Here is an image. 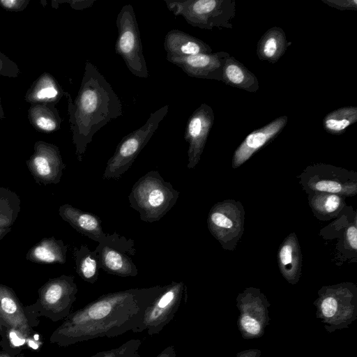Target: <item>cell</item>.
<instances>
[{
    "label": "cell",
    "instance_id": "32",
    "mask_svg": "<svg viewBox=\"0 0 357 357\" xmlns=\"http://www.w3.org/2000/svg\"><path fill=\"white\" fill-rule=\"evenodd\" d=\"M141 345V340L131 339L116 348L99 351L89 357H141L139 354Z\"/></svg>",
    "mask_w": 357,
    "mask_h": 357
},
{
    "label": "cell",
    "instance_id": "41",
    "mask_svg": "<svg viewBox=\"0 0 357 357\" xmlns=\"http://www.w3.org/2000/svg\"><path fill=\"white\" fill-rule=\"evenodd\" d=\"M6 118L5 113L3 109L2 103H1V97L0 94V121Z\"/></svg>",
    "mask_w": 357,
    "mask_h": 357
},
{
    "label": "cell",
    "instance_id": "19",
    "mask_svg": "<svg viewBox=\"0 0 357 357\" xmlns=\"http://www.w3.org/2000/svg\"><path fill=\"white\" fill-rule=\"evenodd\" d=\"M0 316L6 328L14 329L26 337L33 333V323L13 289L0 283Z\"/></svg>",
    "mask_w": 357,
    "mask_h": 357
},
{
    "label": "cell",
    "instance_id": "36",
    "mask_svg": "<svg viewBox=\"0 0 357 357\" xmlns=\"http://www.w3.org/2000/svg\"><path fill=\"white\" fill-rule=\"evenodd\" d=\"M57 3H66L74 10H82L92 6L95 0H70V1H56Z\"/></svg>",
    "mask_w": 357,
    "mask_h": 357
},
{
    "label": "cell",
    "instance_id": "18",
    "mask_svg": "<svg viewBox=\"0 0 357 357\" xmlns=\"http://www.w3.org/2000/svg\"><path fill=\"white\" fill-rule=\"evenodd\" d=\"M287 121V116H281L250 132L234 151L232 167L235 169L243 165L254 153L275 139L284 128Z\"/></svg>",
    "mask_w": 357,
    "mask_h": 357
},
{
    "label": "cell",
    "instance_id": "29",
    "mask_svg": "<svg viewBox=\"0 0 357 357\" xmlns=\"http://www.w3.org/2000/svg\"><path fill=\"white\" fill-rule=\"evenodd\" d=\"M73 257L78 275L86 282L96 283L100 268V259L96 250H91L86 245L75 247Z\"/></svg>",
    "mask_w": 357,
    "mask_h": 357
},
{
    "label": "cell",
    "instance_id": "11",
    "mask_svg": "<svg viewBox=\"0 0 357 357\" xmlns=\"http://www.w3.org/2000/svg\"><path fill=\"white\" fill-rule=\"evenodd\" d=\"M270 303L259 289L249 287L238 294L236 307L239 311L237 326L245 340L259 338L269 323Z\"/></svg>",
    "mask_w": 357,
    "mask_h": 357
},
{
    "label": "cell",
    "instance_id": "17",
    "mask_svg": "<svg viewBox=\"0 0 357 357\" xmlns=\"http://www.w3.org/2000/svg\"><path fill=\"white\" fill-rule=\"evenodd\" d=\"M230 55L223 51L184 57H166L190 77L222 81L226 59Z\"/></svg>",
    "mask_w": 357,
    "mask_h": 357
},
{
    "label": "cell",
    "instance_id": "23",
    "mask_svg": "<svg viewBox=\"0 0 357 357\" xmlns=\"http://www.w3.org/2000/svg\"><path fill=\"white\" fill-rule=\"evenodd\" d=\"M56 79L50 73L43 72L35 79L24 95V100L30 105L51 103L56 105L66 96Z\"/></svg>",
    "mask_w": 357,
    "mask_h": 357
},
{
    "label": "cell",
    "instance_id": "8",
    "mask_svg": "<svg viewBox=\"0 0 357 357\" xmlns=\"http://www.w3.org/2000/svg\"><path fill=\"white\" fill-rule=\"evenodd\" d=\"M118 36L115 52L122 57L130 72L139 78L149 77L143 53L136 15L131 4L124 5L116 17Z\"/></svg>",
    "mask_w": 357,
    "mask_h": 357
},
{
    "label": "cell",
    "instance_id": "38",
    "mask_svg": "<svg viewBox=\"0 0 357 357\" xmlns=\"http://www.w3.org/2000/svg\"><path fill=\"white\" fill-rule=\"evenodd\" d=\"M155 357H177L175 348L172 345L167 346Z\"/></svg>",
    "mask_w": 357,
    "mask_h": 357
},
{
    "label": "cell",
    "instance_id": "40",
    "mask_svg": "<svg viewBox=\"0 0 357 357\" xmlns=\"http://www.w3.org/2000/svg\"><path fill=\"white\" fill-rule=\"evenodd\" d=\"M11 231V227L0 228V241Z\"/></svg>",
    "mask_w": 357,
    "mask_h": 357
},
{
    "label": "cell",
    "instance_id": "16",
    "mask_svg": "<svg viewBox=\"0 0 357 357\" xmlns=\"http://www.w3.org/2000/svg\"><path fill=\"white\" fill-rule=\"evenodd\" d=\"M214 119L213 109L202 103L188 120L184 139L188 144L187 167L189 169L195 168L201 159Z\"/></svg>",
    "mask_w": 357,
    "mask_h": 357
},
{
    "label": "cell",
    "instance_id": "9",
    "mask_svg": "<svg viewBox=\"0 0 357 357\" xmlns=\"http://www.w3.org/2000/svg\"><path fill=\"white\" fill-rule=\"evenodd\" d=\"M299 178L306 193L328 192L343 197L354 196L357 193V174L331 165L308 166Z\"/></svg>",
    "mask_w": 357,
    "mask_h": 357
},
{
    "label": "cell",
    "instance_id": "15",
    "mask_svg": "<svg viewBox=\"0 0 357 357\" xmlns=\"http://www.w3.org/2000/svg\"><path fill=\"white\" fill-rule=\"evenodd\" d=\"M26 164L36 183L43 185L59 183L66 167L59 147L42 140L35 142Z\"/></svg>",
    "mask_w": 357,
    "mask_h": 357
},
{
    "label": "cell",
    "instance_id": "35",
    "mask_svg": "<svg viewBox=\"0 0 357 357\" xmlns=\"http://www.w3.org/2000/svg\"><path fill=\"white\" fill-rule=\"evenodd\" d=\"M29 3V0H0V6L2 8L13 12L23 11Z\"/></svg>",
    "mask_w": 357,
    "mask_h": 357
},
{
    "label": "cell",
    "instance_id": "33",
    "mask_svg": "<svg viewBox=\"0 0 357 357\" xmlns=\"http://www.w3.org/2000/svg\"><path fill=\"white\" fill-rule=\"evenodd\" d=\"M20 74L17 64L0 51V76L17 78Z\"/></svg>",
    "mask_w": 357,
    "mask_h": 357
},
{
    "label": "cell",
    "instance_id": "1",
    "mask_svg": "<svg viewBox=\"0 0 357 357\" xmlns=\"http://www.w3.org/2000/svg\"><path fill=\"white\" fill-rule=\"evenodd\" d=\"M165 286L133 288L103 294L71 312L50 342L66 347L98 337H114L135 330L146 308Z\"/></svg>",
    "mask_w": 357,
    "mask_h": 357
},
{
    "label": "cell",
    "instance_id": "25",
    "mask_svg": "<svg viewBox=\"0 0 357 357\" xmlns=\"http://www.w3.org/2000/svg\"><path fill=\"white\" fill-rule=\"evenodd\" d=\"M290 44L280 27H271L262 35L257 44V56L261 61L275 63L283 56Z\"/></svg>",
    "mask_w": 357,
    "mask_h": 357
},
{
    "label": "cell",
    "instance_id": "42",
    "mask_svg": "<svg viewBox=\"0 0 357 357\" xmlns=\"http://www.w3.org/2000/svg\"><path fill=\"white\" fill-rule=\"evenodd\" d=\"M3 327H6L5 323L3 322V319H1L0 316V331H1Z\"/></svg>",
    "mask_w": 357,
    "mask_h": 357
},
{
    "label": "cell",
    "instance_id": "3",
    "mask_svg": "<svg viewBox=\"0 0 357 357\" xmlns=\"http://www.w3.org/2000/svg\"><path fill=\"white\" fill-rule=\"evenodd\" d=\"M179 192L163 179L157 170L140 177L128 195L130 206L146 222L159 221L176 204Z\"/></svg>",
    "mask_w": 357,
    "mask_h": 357
},
{
    "label": "cell",
    "instance_id": "28",
    "mask_svg": "<svg viewBox=\"0 0 357 357\" xmlns=\"http://www.w3.org/2000/svg\"><path fill=\"white\" fill-rule=\"evenodd\" d=\"M309 205L314 215L320 220L336 218L346 206L343 197L328 192L307 193Z\"/></svg>",
    "mask_w": 357,
    "mask_h": 357
},
{
    "label": "cell",
    "instance_id": "2",
    "mask_svg": "<svg viewBox=\"0 0 357 357\" xmlns=\"http://www.w3.org/2000/svg\"><path fill=\"white\" fill-rule=\"evenodd\" d=\"M65 96L75 155L82 162L93 135L112 120L122 116V105L110 84L89 60L76 98L73 100L68 92Z\"/></svg>",
    "mask_w": 357,
    "mask_h": 357
},
{
    "label": "cell",
    "instance_id": "27",
    "mask_svg": "<svg viewBox=\"0 0 357 357\" xmlns=\"http://www.w3.org/2000/svg\"><path fill=\"white\" fill-rule=\"evenodd\" d=\"M27 116L33 128L43 133H52L59 130L63 121L56 105L51 103L30 105Z\"/></svg>",
    "mask_w": 357,
    "mask_h": 357
},
{
    "label": "cell",
    "instance_id": "37",
    "mask_svg": "<svg viewBox=\"0 0 357 357\" xmlns=\"http://www.w3.org/2000/svg\"><path fill=\"white\" fill-rule=\"evenodd\" d=\"M261 351L259 349H252L240 351L236 354V357H260Z\"/></svg>",
    "mask_w": 357,
    "mask_h": 357
},
{
    "label": "cell",
    "instance_id": "31",
    "mask_svg": "<svg viewBox=\"0 0 357 357\" xmlns=\"http://www.w3.org/2000/svg\"><path fill=\"white\" fill-rule=\"evenodd\" d=\"M21 210V200L14 191L0 187V228L11 227Z\"/></svg>",
    "mask_w": 357,
    "mask_h": 357
},
{
    "label": "cell",
    "instance_id": "26",
    "mask_svg": "<svg viewBox=\"0 0 357 357\" xmlns=\"http://www.w3.org/2000/svg\"><path fill=\"white\" fill-rule=\"evenodd\" d=\"M222 82L248 92H256L259 88L257 77L231 56L227 57L225 61Z\"/></svg>",
    "mask_w": 357,
    "mask_h": 357
},
{
    "label": "cell",
    "instance_id": "13",
    "mask_svg": "<svg viewBox=\"0 0 357 357\" xmlns=\"http://www.w3.org/2000/svg\"><path fill=\"white\" fill-rule=\"evenodd\" d=\"M184 282L172 281L146 308L142 322L135 333L146 331L150 336L158 334L174 317L183 300Z\"/></svg>",
    "mask_w": 357,
    "mask_h": 357
},
{
    "label": "cell",
    "instance_id": "34",
    "mask_svg": "<svg viewBox=\"0 0 357 357\" xmlns=\"http://www.w3.org/2000/svg\"><path fill=\"white\" fill-rule=\"evenodd\" d=\"M328 6L340 10H356V0H321Z\"/></svg>",
    "mask_w": 357,
    "mask_h": 357
},
{
    "label": "cell",
    "instance_id": "39",
    "mask_svg": "<svg viewBox=\"0 0 357 357\" xmlns=\"http://www.w3.org/2000/svg\"><path fill=\"white\" fill-rule=\"evenodd\" d=\"M0 357H26L22 353H13L2 349L0 351Z\"/></svg>",
    "mask_w": 357,
    "mask_h": 357
},
{
    "label": "cell",
    "instance_id": "20",
    "mask_svg": "<svg viewBox=\"0 0 357 357\" xmlns=\"http://www.w3.org/2000/svg\"><path fill=\"white\" fill-rule=\"evenodd\" d=\"M59 214L77 231L98 243L106 235L102 230L100 218L92 213L64 204L59 206Z\"/></svg>",
    "mask_w": 357,
    "mask_h": 357
},
{
    "label": "cell",
    "instance_id": "6",
    "mask_svg": "<svg viewBox=\"0 0 357 357\" xmlns=\"http://www.w3.org/2000/svg\"><path fill=\"white\" fill-rule=\"evenodd\" d=\"M176 16L183 17L188 24L204 29H231L236 15L233 0H164Z\"/></svg>",
    "mask_w": 357,
    "mask_h": 357
},
{
    "label": "cell",
    "instance_id": "14",
    "mask_svg": "<svg viewBox=\"0 0 357 357\" xmlns=\"http://www.w3.org/2000/svg\"><path fill=\"white\" fill-rule=\"evenodd\" d=\"M357 217L352 207L345 206L336 220L321 230L320 235L326 241L335 239V259L341 263L356 261Z\"/></svg>",
    "mask_w": 357,
    "mask_h": 357
},
{
    "label": "cell",
    "instance_id": "12",
    "mask_svg": "<svg viewBox=\"0 0 357 357\" xmlns=\"http://www.w3.org/2000/svg\"><path fill=\"white\" fill-rule=\"evenodd\" d=\"M100 268L106 273L120 277H135L138 270L130 255H135L134 241L116 232L106 234L95 249Z\"/></svg>",
    "mask_w": 357,
    "mask_h": 357
},
{
    "label": "cell",
    "instance_id": "22",
    "mask_svg": "<svg viewBox=\"0 0 357 357\" xmlns=\"http://www.w3.org/2000/svg\"><path fill=\"white\" fill-rule=\"evenodd\" d=\"M278 262L286 280L291 284H296L301 275L302 254L295 233L289 234L280 245Z\"/></svg>",
    "mask_w": 357,
    "mask_h": 357
},
{
    "label": "cell",
    "instance_id": "7",
    "mask_svg": "<svg viewBox=\"0 0 357 357\" xmlns=\"http://www.w3.org/2000/svg\"><path fill=\"white\" fill-rule=\"evenodd\" d=\"M168 109L169 106L166 105L152 112L142 126L122 138L107 162L102 175L104 179L118 180L130 169L158 129Z\"/></svg>",
    "mask_w": 357,
    "mask_h": 357
},
{
    "label": "cell",
    "instance_id": "21",
    "mask_svg": "<svg viewBox=\"0 0 357 357\" xmlns=\"http://www.w3.org/2000/svg\"><path fill=\"white\" fill-rule=\"evenodd\" d=\"M166 57H184L212 53L211 47L203 40L178 29H172L165 36Z\"/></svg>",
    "mask_w": 357,
    "mask_h": 357
},
{
    "label": "cell",
    "instance_id": "4",
    "mask_svg": "<svg viewBox=\"0 0 357 357\" xmlns=\"http://www.w3.org/2000/svg\"><path fill=\"white\" fill-rule=\"evenodd\" d=\"M313 304L327 332L347 328L357 319V287L351 282L324 286Z\"/></svg>",
    "mask_w": 357,
    "mask_h": 357
},
{
    "label": "cell",
    "instance_id": "5",
    "mask_svg": "<svg viewBox=\"0 0 357 357\" xmlns=\"http://www.w3.org/2000/svg\"><path fill=\"white\" fill-rule=\"evenodd\" d=\"M77 291L73 275H61L48 280L38 289L36 302L25 306L33 327L38 326L40 317L53 322L67 318L71 313Z\"/></svg>",
    "mask_w": 357,
    "mask_h": 357
},
{
    "label": "cell",
    "instance_id": "24",
    "mask_svg": "<svg viewBox=\"0 0 357 357\" xmlns=\"http://www.w3.org/2000/svg\"><path fill=\"white\" fill-rule=\"evenodd\" d=\"M68 245L62 240L54 236L45 237L32 246L26 255V259L36 264H59L66 261Z\"/></svg>",
    "mask_w": 357,
    "mask_h": 357
},
{
    "label": "cell",
    "instance_id": "10",
    "mask_svg": "<svg viewBox=\"0 0 357 357\" xmlns=\"http://www.w3.org/2000/svg\"><path fill=\"white\" fill-rule=\"evenodd\" d=\"M245 211L232 199L216 203L207 218L208 229L224 249L233 250L244 231Z\"/></svg>",
    "mask_w": 357,
    "mask_h": 357
},
{
    "label": "cell",
    "instance_id": "30",
    "mask_svg": "<svg viewBox=\"0 0 357 357\" xmlns=\"http://www.w3.org/2000/svg\"><path fill=\"white\" fill-rule=\"evenodd\" d=\"M357 121V107L344 106L327 114L323 119L324 130L331 135H342Z\"/></svg>",
    "mask_w": 357,
    "mask_h": 357
}]
</instances>
